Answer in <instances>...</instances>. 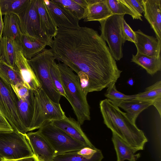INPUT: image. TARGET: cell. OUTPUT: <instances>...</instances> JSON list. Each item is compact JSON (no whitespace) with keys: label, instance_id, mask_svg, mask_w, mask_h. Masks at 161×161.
I'll use <instances>...</instances> for the list:
<instances>
[{"label":"cell","instance_id":"6da1fadb","mask_svg":"<svg viewBox=\"0 0 161 161\" xmlns=\"http://www.w3.org/2000/svg\"><path fill=\"white\" fill-rule=\"evenodd\" d=\"M55 59L88 83V93L98 92L114 83L122 71L97 31L86 26L58 27L51 47Z\"/></svg>","mask_w":161,"mask_h":161},{"label":"cell","instance_id":"7a4b0ae2","mask_svg":"<svg viewBox=\"0 0 161 161\" xmlns=\"http://www.w3.org/2000/svg\"><path fill=\"white\" fill-rule=\"evenodd\" d=\"M99 107L104 124L136 152L143 150L148 140L138 128L116 105L107 99L101 101Z\"/></svg>","mask_w":161,"mask_h":161},{"label":"cell","instance_id":"3957f363","mask_svg":"<svg viewBox=\"0 0 161 161\" xmlns=\"http://www.w3.org/2000/svg\"><path fill=\"white\" fill-rule=\"evenodd\" d=\"M57 64L66 98L73 108L77 121L82 125L85 121L91 119L87 95L82 90L77 75L65 64L60 62Z\"/></svg>","mask_w":161,"mask_h":161},{"label":"cell","instance_id":"277c9868","mask_svg":"<svg viewBox=\"0 0 161 161\" xmlns=\"http://www.w3.org/2000/svg\"><path fill=\"white\" fill-rule=\"evenodd\" d=\"M55 60L51 49L45 48L40 53L28 60V61L42 89L51 100L59 103L62 96L55 87L50 72V67Z\"/></svg>","mask_w":161,"mask_h":161},{"label":"cell","instance_id":"5b68a950","mask_svg":"<svg viewBox=\"0 0 161 161\" xmlns=\"http://www.w3.org/2000/svg\"><path fill=\"white\" fill-rule=\"evenodd\" d=\"M34 94V109L29 131L39 129L46 122L66 116L59 103L51 100L42 88Z\"/></svg>","mask_w":161,"mask_h":161},{"label":"cell","instance_id":"8992f818","mask_svg":"<svg viewBox=\"0 0 161 161\" xmlns=\"http://www.w3.org/2000/svg\"><path fill=\"white\" fill-rule=\"evenodd\" d=\"M34 155L25 135L14 130L0 131V158L14 160Z\"/></svg>","mask_w":161,"mask_h":161},{"label":"cell","instance_id":"52a82bcc","mask_svg":"<svg viewBox=\"0 0 161 161\" xmlns=\"http://www.w3.org/2000/svg\"><path fill=\"white\" fill-rule=\"evenodd\" d=\"M125 15L113 14L99 21L101 36L108 44L111 53L116 61L123 57L122 45L125 42L122 33V25Z\"/></svg>","mask_w":161,"mask_h":161},{"label":"cell","instance_id":"ba28073f","mask_svg":"<svg viewBox=\"0 0 161 161\" xmlns=\"http://www.w3.org/2000/svg\"><path fill=\"white\" fill-rule=\"evenodd\" d=\"M0 113L14 130L25 135L27 133L19 113L17 96L11 85L0 75Z\"/></svg>","mask_w":161,"mask_h":161},{"label":"cell","instance_id":"9c48e42d","mask_svg":"<svg viewBox=\"0 0 161 161\" xmlns=\"http://www.w3.org/2000/svg\"><path fill=\"white\" fill-rule=\"evenodd\" d=\"M37 131L48 142L55 156L69 152L77 151L86 147L62 130L53 125L50 122L45 123Z\"/></svg>","mask_w":161,"mask_h":161},{"label":"cell","instance_id":"30bf717a","mask_svg":"<svg viewBox=\"0 0 161 161\" xmlns=\"http://www.w3.org/2000/svg\"><path fill=\"white\" fill-rule=\"evenodd\" d=\"M17 15L23 34L38 40L50 47L41 31L39 17L35 0H27Z\"/></svg>","mask_w":161,"mask_h":161},{"label":"cell","instance_id":"8fae6325","mask_svg":"<svg viewBox=\"0 0 161 161\" xmlns=\"http://www.w3.org/2000/svg\"><path fill=\"white\" fill-rule=\"evenodd\" d=\"M44 1L58 27L69 29H77L80 27L79 20L66 8L53 0Z\"/></svg>","mask_w":161,"mask_h":161},{"label":"cell","instance_id":"7c38bea8","mask_svg":"<svg viewBox=\"0 0 161 161\" xmlns=\"http://www.w3.org/2000/svg\"><path fill=\"white\" fill-rule=\"evenodd\" d=\"M34 154L39 161H52L55 156L52 148L46 139L37 131L25 134Z\"/></svg>","mask_w":161,"mask_h":161},{"label":"cell","instance_id":"4fadbf2b","mask_svg":"<svg viewBox=\"0 0 161 161\" xmlns=\"http://www.w3.org/2000/svg\"><path fill=\"white\" fill-rule=\"evenodd\" d=\"M39 15L41 31L51 47L58 27L44 0H35Z\"/></svg>","mask_w":161,"mask_h":161},{"label":"cell","instance_id":"5bb4252c","mask_svg":"<svg viewBox=\"0 0 161 161\" xmlns=\"http://www.w3.org/2000/svg\"><path fill=\"white\" fill-rule=\"evenodd\" d=\"M54 126L60 129L74 139L81 142L86 147L96 149L82 130L77 121L66 116L62 119L50 122Z\"/></svg>","mask_w":161,"mask_h":161},{"label":"cell","instance_id":"9a60e30c","mask_svg":"<svg viewBox=\"0 0 161 161\" xmlns=\"http://www.w3.org/2000/svg\"><path fill=\"white\" fill-rule=\"evenodd\" d=\"M136 42L134 43L137 53L149 57L158 58L161 57V41L153 36L146 35L140 30L134 31Z\"/></svg>","mask_w":161,"mask_h":161},{"label":"cell","instance_id":"2e32d148","mask_svg":"<svg viewBox=\"0 0 161 161\" xmlns=\"http://www.w3.org/2000/svg\"><path fill=\"white\" fill-rule=\"evenodd\" d=\"M15 64L23 82V85L34 92L42 88L28 61L19 49L16 53Z\"/></svg>","mask_w":161,"mask_h":161},{"label":"cell","instance_id":"e0dca14e","mask_svg":"<svg viewBox=\"0 0 161 161\" xmlns=\"http://www.w3.org/2000/svg\"><path fill=\"white\" fill-rule=\"evenodd\" d=\"M144 16L154 31L158 41H161V0H142Z\"/></svg>","mask_w":161,"mask_h":161},{"label":"cell","instance_id":"ac0fdd59","mask_svg":"<svg viewBox=\"0 0 161 161\" xmlns=\"http://www.w3.org/2000/svg\"><path fill=\"white\" fill-rule=\"evenodd\" d=\"M86 2L83 19L84 22H99L113 14L107 0H86Z\"/></svg>","mask_w":161,"mask_h":161},{"label":"cell","instance_id":"d6986e66","mask_svg":"<svg viewBox=\"0 0 161 161\" xmlns=\"http://www.w3.org/2000/svg\"><path fill=\"white\" fill-rule=\"evenodd\" d=\"M17 44L24 56L28 60L40 53L47 46L46 43L38 40L23 34Z\"/></svg>","mask_w":161,"mask_h":161},{"label":"cell","instance_id":"ffe728a7","mask_svg":"<svg viewBox=\"0 0 161 161\" xmlns=\"http://www.w3.org/2000/svg\"><path fill=\"white\" fill-rule=\"evenodd\" d=\"M18 110L26 131H29L34 109V92L31 90L28 96L24 99L17 97Z\"/></svg>","mask_w":161,"mask_h":161},{"label":"cell","instance_id":"44dd1931","mask_svg":"<svg viewBox=\"0 0 161 161\" xmlns=\"http://www.w3.org/2000/svg\"><path fill=\"white\" fill-rule=\"evenodd\" d=\"M19 49L17 44L13 39L2 37L0 40V61L10 67L16 69V53Z\"/></svg>","mask_w":161,"mask_h":161},{"label":"cell","instance_id":"7402d4cb","mask_svg":"<svg viewBox=\"0 0 161 161\" xmlns=\"http://www.w3.org/2000/svg\"><path fill=\"white\" fill-rule=\"evenodd\" d=\"M2 37L14 40L17 44L22 35L18 15L15 14L4 15Z\"/></svg>","mask_w":161,"mask_h":161},{"label":"cell","instance_id":"603a6c76","mask_svg":"<svg viewBox=\"0 0 161 161\" xmlns=\"http://www.w3.org/2000/svg\"><path fill=\"white\" fill-rule=\"evenodd\" d=\"M115 105L126 112L127 117L135 124L136 118L140 114L152 105L150 103L135 99L122 101Z\"/></svg>","mask_w":161,"mask_h":161},{"label":"cell","instance_id":"cb8c5ba5","mask_svg":"<svg viewBox=\"0 0 161 161\" xmlns=\"http://www.w3.org/2000/svg\"><path fill=\"white\" fill-rule=\"evenodd\" d=\"M131 61L142 67L151 75L161 69V57L158 58L149 57L137 53L136 55H132Z\"/></svg>","mask_w":161,"mask_h":161},{"label":"cell","instance_id":"d4e9b609","mask_svg":"<svg viewBox=\"0 0 161 161\" xmlns=\"http://www.w3.org/2000/svg\"><path fill=\"white\" fill-rule=\"evenodd\" d=\"M112 140L116 153L117 161H130L136 155V152L134 149L113 133Z\"/></svg>","mask_w":161,"mask_h":161},{"label":"cell","instance_id":"484cf974","mask_svg":"<svg viewBox=\"0 0 161 161\" xmlns=\"http://www.w3.org/2000/svg\"><path fill=\"white\" fill-rule=\"evenodd\" d=\"M108 4L113 14L120 15L129 14L133 19H142L125 0H107Z\"/></svg>","mask_w":161,"mask_h":161},{"label":"cell","instance_id":"4316f807","mask_svg":"<svg viewBox=\"0 0 161 161\" xmlns=\"http://www.w3.org/2000/svg\"><path fill=\"white\" fill-rule=\"evenodd\" d=\"M159 98H161V80L147 87L144 92L135 94L134 99L149 102L152 104L155 100Z\"/></svg>","mask_w":161,"mask_h":161},{"label":"cell","instance_id":"83f0119b","mask_svg":"<svg viewBox=\"0 0 161 161\" xmlns=\"http://www.w3.org/2000/svg\"><path fill=\"white\" fill-rule=\"evenodd\" d=\"M103 158L102 151L98 149L90 158H85L78 154L76 151L56 156L52 161H102Z\"/></svg>","mask_w":161,"mask_h":161},{"label":"cell","instance_id":"f1b7e54d","mask_svg":"<svg viewBox=\"0 0 161 161\" xmlns=\"http://www.w3.org/2000/svg\"><path fill=\"white\" fill-rule=\"evenodd\" d=\"M0 75L11 85L23 82L16 69L13 68L0 61Z\"/></svg>","mask_w":161,"mask_h":161},{"label":"cell","instance_id":"f546056e","mask_svg":"<svg viewBox=\"0 0 161 161\" xmlns=\"http://www.w3.org/2000/svg\"><path fill=\"white\" fill-rule=\"evenodd\" d=\"M27 0H0L2 15L8 14H17Z\"/></svg>","mask_w":161,"mask_h":161},{"label":"cell","instance_id":"4dcf8cb0","mask_svg":"<svg viewBox=\"0 0 161 161\" xmlns=\"http://www.w3.org/2000/svg\"><path fill=\"white\" fill-rule=\"evenodd\" d=\"M105 96L107 99L115 104L122 101L134 99L135 97V94L126 95L117 91L115 83L112 84L108 87Z\"/></svg>","mask_w":161,"mask_h":161},{"label":"cell","instance_id":"1f68e13d","mask_svg":"<svg viewBox=\"0 0 161 161\" xmlns=\"http://www.w3.org/2000/svg\"><path fill=\"white\" fill-rule=\"evenodd\" d=\"M61 4L80 20L83 19L85 9L75 0H53Z\"/></svg>","mask_w":161,"mask_h":161},{"label":"cell","instance_id":"d6a6232c","mask_svg":"<svg viewBox=\"0 0 161 161\" xmlns=\"http://www.w3.org/2000/svg\"><path fill=\"white\" fill-rule=\"evenodd\" d=\"M50 72L53 83L58 92L61 96L66 98L62 82L60 72L55 61L53 64L50 69Z\"/></svg>","mask_w":161,"mask_h":161},{"label":"cell","instance_id":"836d02e7","mask_svg":"<svg viewBox=\"0 0 161 161\" xmlns=\"http://www.w3.org/2000/svg\"><path fill=\"white\" fill-rule=\"evenodd\" d=\"M122 33L123 39L125 42L127 41L135 43L136 37L135 32L127 23L124 19L122 22Z\"/></svg>","mask_w":161,"mask_h":161},{"label":"cell","instance_id":"e575fe53","mask_svg":"<svg viewBox=\"0 0 161 161\" xmlns=\"http://www.w3.org/2000/svg\"><path fill=\"white\" fill-rule=\"evenodd\" d=\"M17 97L24 99L29 95L30 91L23 85L22 83H18L15 85H11Z\"/></svg>","mask_w":161,"mask_h":161},{"label":"cell","instance_id":"d590c367","mask_svg":"<svg viewBox=\"0 0 161 161\" xmlns=\"http://www.w3.org/2000/svg\"><path fill=\"white\" fill-rule=\"evenodd\" d=\"M134 10L140 16L144 13V8L142 0H125Z\"/></svg>","mask_w":161,"mask_h":161},{"label":"cell","instance_id":"8d00e7d4","mask_svg":"<svg viewBox=\"0 0 161 161\" xmlns=\"http://www.w3.org/2000/svg\"><path fill=\"white\" fill-rule=\"evenodd\" d=\"M98 150L94 149L87 147H85L77 151V153L82 156L87 158H92Z\"/></svg>","mask_w":161,"mask_h":161},{"label":"cell","instance_id":"74e56055","mask_svg":"<svg viewBox=\"0 0 161 161\" xmlns=\"http://www.w3.org/2000/svg\"><path fill=\"white\" fill-rule=\"evenodd\" d=\"M13 127L6 119L0 113V131H12Z\"/></svg>","mask_w":161,"mask_h":161},{"label":"cell","instance_id":"f35d334b","mask_svg":"<svg viewBox=\"0 0 161 161\" xmlns=\"http://www.w3.org/2000/svg\"><path fill=\"white\" fill-rule=\"evenodd\" d=\"M4 161H39L37 157L34 154L32 156L21 158L14 160H4Z\"/></svg>","mask_w":161,"mask_h":161},{"label":"cell","instance_id":"ab89813d","mask_svg":"<svg viewBox=\"0 0 161 161\" xmlns=\"http://www.w3.org/2000/svg\"><path fill=\"white\" fill-rule=\"evenodd\" d=\"M2 16L0 7V40L2 37V32L3 26V19L2 18Z\"/></svg>","mask_w":161,"mask_h":161},{"label":"cell","instance_id":"60d3db41","mask_svg":"<svg viewBox=\"0 0 161 161\" xmlns=\"http://www.w3.org/2000/svg\"><path fill=\"white\" fill-rule=\"evenodd\" d=\"M140 156V154H136V155L130 161H136L137 160Z\"/></svg>","mask_w":161,"mask_h":161},{"label":"cell","instance_id":"b9f144b4","mask_svg":"<svg viewBox=\"0 0 161 161\" xmlns=\"http://www.w3.org/2000/svg\"><path fill=\"white\" fill-rule=\"evenodd\" d=\"M128 83L130 86H132L134 84V82L132 79H129L127 81Z\"/></svg>","mask_w":161,"mask_h":161},{"label":"cell","instance_id":"7bdbcfd3","mask_svg":"<svg viewBox=\"0 0 161 161\" xmlns=\"http://www.w3.org/2000/svg\"><path fill=\"white\" fill-rule=\"evenodd\" d=\"M4 159L0 158V161H4Z\"/></svg>","mask_w":161,"mask_h":161}]
</instances>
